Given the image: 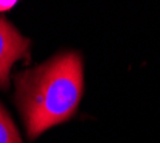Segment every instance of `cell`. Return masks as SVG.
Here are the masks:
<instances>
[{"label": "cell", "mask_w": 160, "mask_h": 143, "mask_svg": "<svg viewBox=\"0 0 160 143\" xmlns=\"http://www.w3.org/2000/svg\"><path fill=\"white\" fill-rule=\"evenodd\" d=\"M14 102L29 140L69 122L85 93V65L79 52H60L14 79Z\"/></svg>", "instance_id": "cell-1"}, {"label": "cell", "mask_w": 160, "mask_h": 143, "mask_svg": "<svg viewBox=\"0 0 160 143\" xmlns=\"http://www.w3.org/2000/svg\"><path fill=\"white\" fill-rule=\"evenodd\" d=\"M30 40L19 33L10 22L0 17V89L9 87L10 72L20 59L29 57Z\"/></svg>", "instance_id": "cell-2"}, {"label": "cell", "mask_w": 160, "mask_h": 143, "mask_svg": "<svg viewBox=\"0 0 160 143\" xmlns=\"http://www.w3.org/2000/svg\"><path fill=\"white\" fill-rule=\"evenodd\" d=\"M0 143H23L10 113L0 102Z\"/></svg>", "instance_id": "cell-3"}, {"label": "cell", "mask_w": 160, "mask_h": 143, "mask_svg": "<svg viewBox=\"0 0 160 143\" xmlns=\"http://www.w3.org/2000/svg\"><path fill=\"white\" fill-rule=\"evenodd\" d=\"M16 4H17V2H3V0H0V13L10 10Z\"/></svg>", "instance_id": "cell-4"}]
</instances>
